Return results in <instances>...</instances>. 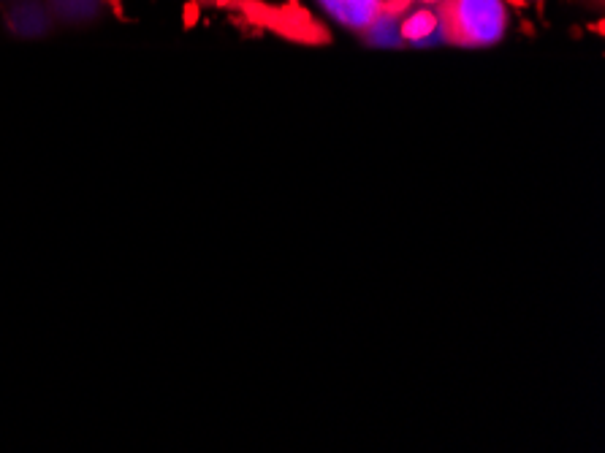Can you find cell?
Instances as JSON below:
<instances>
[{
  "instance_id": "7a4b0ae2",
  "label": "cell",
  "mask_w": 605,
  "mask_h": 453,
  "mask_svg": "<svg viewBox=\"0 0 605 453\" xmlns=\"http://www.w3.org/2000/svg\"><path fill=\"white\" fill-rule=\"evenodd\" d=\"M239 9H242L247 22L272 30L277 36L299 41V44H326L329 41L326 28L296 0H288V6H272V3H261V0H239Z\"/></svg>"
},
{
  "instance_id": "3957f363",
  "label": "cell",
  "mask_w": 605,
  "mask_h": 453,
  "mask_svg": "<svg viewBox=\"0 0 605 453\" xmlns=\"http://www.w3.org/2000/svg\"><path fill=\"white\" fill-rule=\"evenodd\" d=\"M318 3L337 25L353 30L359 36L372 28V22L383 14L378 0H318Z\"/></svg>"
},
{
  "instance_id": "9c48e42d",
  "label": "cell",
  "mask_w": 605,
  "mask_h": 453,
  "mask_svg": "<svg viewBox=\"0 0 605 453\" xmlns=\"http://www.w3.org/2000/svg\"><path fill=\"white\" fill-rule=\"evenodd\" d=\"M424 3H440V0H424Z\"/></svg>"
},
{
  "instance_id": "277c9868",
  "label": "cell",
  "mask_w": 605,
  "mask_h": 453,
  "mask_svg": "<svg viewBox=\"0 0 605 453\" xmlns=\"http://www.w3.org/2000/svg\"><path fill=\"white\" fill-rule=\"evenodd\" d=\"M437 30H440V19L432 9H418L399 22V36L405 44H426Z\"/></svg>"
},
{
  "instance_id": "ba28073f",
  "label": "cell",
  "mask_w": 605,
  "mask_h": 453,
  "mask_svg": "<svg viewBox=\"0 0 605 453\" xmlns=\"http://www.w3.org/2000/svg\"><path fill=\"white\" fill-rule=\"evenodd\" d=\"M215 3H218L220 9H228V6H234L237 0H215Z\"/></svg>"
},
{
  "instance_id": "5b68a950",
  "label": "cell",
  "mask_w": 605,
  "mask_h": 453,
  "mask_svg": "<svg viewBox=\"0 0 605 453\" xmlns=\"http://www.w3.org/2000/svg\"><path fill=\"white\" fill-rule=\"evenodd\" d=\"M361 38L372 44V47H405V41L399 36V14H391V11H383L372 28L364 30Z\"/></svg>"
},
{
  "instance_id": "6da1fadb",
  "label": "cell",
  "mask_w": 605,
  "mask_h": 453,
  "mask_svg": "<svg viewBox=\"0 0 605 453\" xmlns=\"http://www.w3.org/2000/svg\"><path fill=\"white\" fill-rule=\"evenodd\" d=\"M440 36L448 44L486 49L500 44L508 33V0H440Z\"/></svg>"
},
{
  "instance_id": "8992f818",
  "label": "cell",
  "mask_w": 605,
  "mask_h": 453,
  "mask_svg": "<svg viewBox=\"0 0 605 453\" xmlns=\"http://www.w3.org/2000/svg\"><path fill=\"white\" fill-rule=\"evenodd\" d=\"M201 19V6L199 0H188L185 6H182V25H185V30L196 28Z\"/></svg>"
},
{
  "instance_id": "52a82bcc",
  "label": "cell",
  "mask_w": 605,
  "mask_h": 453,
  "mask_svg": "<svg viewBox=\"0 0 605 453\" xmlns=\"http://www.w3.org/2000/svg\"><path fill=\"white\" fill-rule=\"evenodd\" d=\"M380 9L383 11H391V14H402V11L410 9V3L413 0H378Z\"/></svg>"
},
{
  "instance_id": "30bf717a",
  "label": "cell",
  "mask_w": 605,
  "mask_h": 453,
  "mask_svg": "<svg viewBox=\"0 0 605 453\" xmlns=\"http://www.w3.org/2000/svg\"><path fill=\"white\" fill-rule=\"evenodd\" d=\"M595 3H603V0H595Z\"/></svg>"
}]
</instances>
